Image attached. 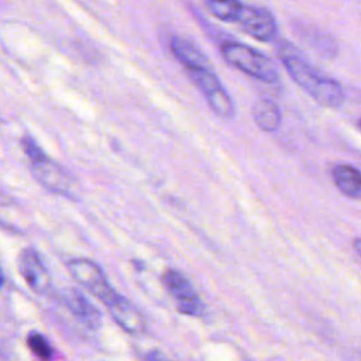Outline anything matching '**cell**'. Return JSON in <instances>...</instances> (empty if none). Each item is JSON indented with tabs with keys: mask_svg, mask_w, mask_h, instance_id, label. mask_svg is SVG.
Wrapping results in <instances>:
<instances>
[{
	"mask_svg": "<svg viewBox=\"0 0 361 361\" xmlns=\"http://www.w3.org/2000/svg\"><path fill=\"white\" fill-rule=\"evenodd\" d=\"M358 126H360V128H361V118H360V121H358Z\"/></svg>",
	"mask_w": 361,
	"mask_h": 361,
	"instance_id": "cell-17",
	"label": "cell"
},
{
	"mask_svg": "<svg viewBox=\"0 0 361 361\" xmlns=\"http://www.w3.org/2000/svg\"><path fill=\"white\" fill-rule=\"evenodd\" d=\"M107 310L113 320L127 333L137 334L145 327L141 313L123 296H118L111 305H109Z\"/></svg>",
	"mask_w": 361,
	"mask_h": 361,
	"instance_id": "cell-10",
	"label": "cell"
},
{
	"mask_svg": "<svg viewBox=\"0 0 361 361\" xmlns=\"http://www.w3.org/2000/svg\"><path fill=\"white\" fill-rule=\"evenodd\" d=\"M353 245H354V250L357 251V254L361 257V238H355L353 241Z\"/></svg>",
	"mask_w": 361,
	"mask_h": 361,
	"instance_id": "cell-16",
	"label": "cell"
},
{
	"mask_svg": "<svg viewBox=\"0 0 361 361\" xmlns=\"http://www.w3.org/2000/svg\"><path fill=\"white\" fill-rule=\"evenodd\" d=\"M21 145L28 157L31 172L35 179L48 190L68 196L72 190V182L63 168L49 159L34 140L25 137L23 138Z\"/></svg>",
	"mask_w": 361,
	"mask_h": 361,
	"instance_id": "cell-2",
	"label": "cell"
},
{
	"mask_svg": "<svg viewBox=\"0 0 361 361\" xmlns=\"http://www.w3.org/2000/svg\"><path fill=\"white\" fill-rule=\"evenodd\" d=\"M62 299L68 310L87 329L96 330L102 323V314L99 309L90 303L80 292L76 289H66L62 293Z\"/></svg>",
	"mask_w": 361,
	"mask_h": 361,
	"instance_id": "cell-9",
	"label": "cell"
},
{
	"mask_svg": "<svg viewBox=\"0 0 361 361\" xmlns=\"http://www.w3.org/2000/svg\"><path fill=\"white\" fill-rule=\"evenodd\" d=\"M237 23L241 24L247 34L259 41H271L278 32L274 16L268 10L259 7L243 6Z\"/></svg>",
	"mask_w": 361,
	"mask_h": 361,
	"instance_id": "cell-8",
	"label": "cell"
},
{
	"mask_svg": "<svg viewBox=\"0 0 361 361\" xmlns=\"http://www.w3.org/2000/svg\"><path fill=\"white\" fill-rule=\"evenodd\" d=\"M186 71L195 85L202 90L209 106L217 116L223 118H230L234 116L233 100L217 79L216 73L212 71L210 65L197 66Z\"/></svg>",
	"mask_w": 361,
	"mask_h": 361,
	"instance_id": "cell-5",
	"label": "cell"
},
{
	"mask_svg": "<svg viewBox=\"0 0 361 361\" xmlns=\"http://www.w3.org/2000/svg\"><path fill=\"white\" fill-rule=\"evenodd\" d=\"M162 281L180 313L195 317L203 316L204 303L197 295L192 282L182 272L169 268L164 272Z\"/></svg>",
	"mask_w": 361,
	"mask_h": 361,
	"instance_id": "cell-6",
	"label": "cell"
},
{
	"mask_svg": "<svg viewBox=\"0 0 361 361\" xmlns=\"http://www.w3.org/2000/svg\"><path fill=\"white\" fill-rule=\"evenodd\" d=\"M68 269L75 281H78L86 290L96 296L100 302L111 305L120 295L111 288L102 268L86 258H75L68 262Z\"/></svg>",
	"mask_w": 361,
	"mask_h": 361,
	"instance_id": "cell-4",
	"label": "cell"
},
{
	"mask_svg": "<svg viewBox=\"0 0 361 361\" xmlns=\"http://www.w3.org/2000/svg\"><path fill=\"white\" fill-rule=\"evenodd\" d=\"M221 55L231 66L255 79L268 83L278 80V71L274 62L251 47L238 42H227L221 48Z\"/></svg>",
	"mask_w": 361,
	"mask_h": 361,
	"instance_id": "cell-3",
	"label": "cell"
},
{
	"mask_svg": "<svg viewBox=\"0 0 361 361\" xmlns=\"http://www.w3.org/2000/svg\"><path fill=\"white\" fill-rule=\"evenodd\" d=\"M331 178L343 195L361 200V171L345 164H338L333 166Z\"/></svg>",
	"mask_w": 361,
	"mask_h": 361,
	"instance_id": "cell-11",
	"label": "cell"
},
{
	"mask_svg": "<svg viewBox=\"0 0 361 361\" xmlns=\"http://www.w3.org/2000/svg\"><path fill=\"white\" fill-rule=\"evenodd\" d=\"M17 267L20 275L24 278L31 290L37 292L38 295L48 292L51 286V278L41 257L34 248L27 247L20 252L17 258Z\"/></svg>",
	"mask_w": 361,
	"mask_h": 361,
	"instance_id": "cell-7",
	"label": "cell"
},
{
	"mask_svg": "<svg viewBox=\"0 0 361 361\" xmlns=\"http://www.w3.org/2000/svg\"><path fill=\"white\" fill-rule=\"evenodd\" d=\"M27 345L32 351V354L41 360H51L54 357V350L48 340L37 331H31L28 334Z\"/></svg>",
	"mask_w": 361,
	"mask_h": 361,
	"instance_id": "cell-15",
	"label": "cell"
},
{
	"mask_svg": "<svg viewBox=\"0 0 361 361\" xmlns=\"http://www.w3.org/2000/svg\"><path fill=\"white\" fill-rule=\"evenodd\" d=\"M252 116L257 126L264 131L278 130L282 120L278 104L269 99H261L255 102L252 107Z\"/></svg>",
	"mask_w": 361,
	"mask_h": 361,
	"instance_id": "cell-13",
	"label": "cell"
},
{
	"mask_svg": "<svg viewBox=\"0 0 361 361\" xmlns=\"http://www.w3.org/2000/svg\"><path fill=\"white\" fill-rule=\"evenodd\" d=\"M172 54L176 56V59L186 68H197V66H204L210 65L207 58L200 52V49L193 45L192 42L186 41L185 38L180 37H173L169 42Z\"/></svg>",
	"mask_w": 361,
	"mask_h": 361,
	"instance_id": "cell-12",
	"label": "cell"
},
{
	"mask_svg": "<svg viewBox=\"0 0 361 361\" xmlns=\"http://www.w3.org/2000/svg\"><path fill=\"white\" fill-rule=\"evenodd\" d=\"M207 7L219 20L235 23L238 20L243 4L238 0H207Z\"/></svg>",
	"mask_w": 361,
	"mask_h": 361,
	"instance_id": "cell-14",
	"label": "cell"
},
{
	"mask_svg": "<svg viewBox=\"0 0 361 361\" xmlns=\"http://www.w3.org/2000/svg\"><path fill=\"white\" fill-rule=\"evenodd\" d=\"M278 52L290 78L316 102L327 107H338L343 103L344 94L340 83L319 72L290 44L281 45Z\"/></svg>",
	"mask_w": 361,
	"mask_h": 361,
	"instance_id": "cell-1",
	"label": "cell"
}]
</instances>
